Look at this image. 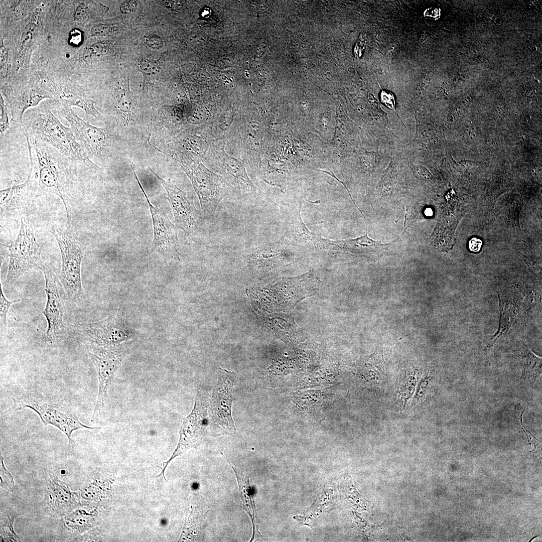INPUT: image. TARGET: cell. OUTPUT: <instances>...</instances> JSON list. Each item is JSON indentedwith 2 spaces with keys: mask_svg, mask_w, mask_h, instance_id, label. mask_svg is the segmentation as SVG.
<instances>
[{
  "mask_svg": "<svg viewBox=\"0 0 542 542\" xmlns=\"http://www.w3.org/2000/svg\"><path fill=\"white\" fill-rule=\"evenodd\" d=\"M220 151L216 166L228 183L241 191L248 192L254 190L255 186L241 162L227 154L223 149Z\"/></svg>",
  "mask_w": 542,
  "mask_h": 542,
  "instance_id": "cell-15",
  "label": "cell"
},
{
  "mask_svg": "<svg viewBox=\"0 0 542 542\" xmlns=\"http://www.w3.org/2000/svg\"><path fill=\"white\" fill-rule=\"evenodd\" d=\"M60 247L62 267L59 281L67 297L72 301L84 297L81 279V264L84 255L81 245L70 232L56 228L51 229Z\"/></svg>",
  "mask_w": 542,
  "mask_h": 542,
  "instance_id": "cell-4",
  "label": "cell"
},
{
  "mask_svg": "<svg viewBox=\"0 0 542 542\" xmlns=\"http://www.w3.org/2000/svg\"><path fill=\"white\" fill-rule=\"evenodd\" d=\"M1 298H0V325L1 332L2 334L6 333L7 329V314L11 306L18 302L20 299L13 301L8 300L5 297L3 291L2 285L1 284Z\"/></svg>",
  "mask_w": 542,
  "mask_h": 542,
  "instance_id": "cell-24",
  "label": "cell"
},
{
  "mask_svg": "<svg viewBox=\"0 0 542 542\" xmlns=\"http://www.w3.org/2000/svg\"><path fill=\"white\" fill-rule=\"evenodd\" d=\"M225 458L235 474L243 508L249 516L252 523L253 535L250 540L251 541L255 537L261 535V534L258 530L256 520V509L253 500V491L250 486L249 476L242 473L238 468L234 467L226 457Z\"/></svg>",
  "mask_w": 542,
  "mask_h": 542,
  "instance_id": "cell-17",
  "label": "cell"
},
{
  "mask_svg": "<svg viewBox=\"0 0 542 542\" xmlns=\"http://www.w3.org/2000/svg\"><path fill=\"white\" fill-rule=\"evenodd\" d=\"M114 104L119 114L128 122L131 118L132 98L128 82L123 81L114 88L113 93Z\"/></svg>",
  "mask_w": 542,
  "mask_h": 542,
  "instance_id": "cell-20",
  "label": "cell"
},
{
  "mask_svg": "<svg viewBox=\"0 0 542 542\" xmlns=\"http://www.w3.org/2000/svg\"><path fill=\"white\" fill-rule=\"evenodd\" d=\"M77 337L86 345L104 347L130 345L134 340V330L117 314L101 321L72 326Z\"/></svg>",
  "mask_w": 542,
  "mask_h": 542,
  "instance_id": "cell-5",
  "label": "cell"
},
{
  "mask_svg": "<svg viewBox=\"0 0 542 542\" xmlns=\"http://www.w3.org/2000/svg\"><path fill=\"white\" fill-rule=\"evenodd\" d=\"M482 244V241L480 239L473 237L469 240L468 246L471 251L477 252L480 250Z\"/></svg>",
  "mask_w": 542,
  "mask_h": 542,
  "instance_id": "cell-34",
  "label": "cell"
},
{
  "mask_svg": "<svg viewBox=\"0 0 542 542\" xmlns=\"http://www.w3.org/2000/svg\"><path fill=\"white\" fill-rule=\"evenodd\" d=\"M24 133L30 138L55 148L73 162L96 166L88 158L71 128L64 125L51 110V104L44 101L29 109L23 115Z\"/></svg>",
  "mask_w": 542,
  "mask_h": 542,
  "instance_id": "cell-1",
  "label": "cell"
},
{
  "mask_svg": "<svg viewBox=\"0 0 542 542\" xmlns=\"http://www.w3.org/2000/svg\"><path fill=\"white\" fill-rule=\"evenodd\" d=\"M233 377L228 375H220L217 385L213 393L212 411L219 425L231 431L235 430L231 416V405L233 401Z\"/></svg>",
  "mask_w": 542,
  "mask_h": 542,
  "instance_id": "cell-14",
  "label": "cell"
},
{
  "mask_svg": "<svg viewBox=\"0 0 542 542\" xmlns=\"http://www.w3.org/2000/svg\"><path fill=\"white\" fill-rule=\"evenodd\" d=\"M9 55L7 49L5 47L3 42L1 44V74L3 75L7 73L8 71V61Z\"/></svg>",
  "mask_w": 542,
  "mask_h": 542,
  "instance_id": "cell-31",
  "label": "cell"
},
{
  "mask_svg": "<svg viewBox=\"0 0 542 542\" xmlns=\"http://www.w3.org/2000/svg\"><path fill=\"white\" fill-rule=\"evenodd\" d=\"M83 38L81 31L78 29H74L70 32L68 41L71 45L78 46L82 43Z\"/></svg>",
  "mask_w": 542,
  "mask_h": 542,
  "instance_id": "cell-29",
  "label": "cell"
},
{
  "mask_svg": "<svg viewBox=\"0 0 542 542\" xmlns=\"http://www.w3.org/2000/svg\"><path fill=\"white\" fill-rule=\"evenodd\" d=\"M145 43L153 49H160L163 45L162 39L157 35H150L145 38Z\"/></svg>",
  "mask_w": 542,
  "mask_h": 542,
  "instance_id": "cell-30",
  "label": "cell"
},
{
  "mask_svg": "<svg viewBox=\"0 0 542 542\" xmlns=\"http://www.w3.org/2000/svg\"><path fill=\"white\" fill-rule=\"evenodd\" d=\"M441 216L434 232V242L442 251H448L455 243L454 234L460 215L444 212Z\"/></svg>",
  "mask_w": 542,
  "mask_h": 542,
  "instance_id": "cell-18",
  "label": "cell"
},
{
  "mask_svg": "<svg viewBox=\"0 0 542 542\" xmlns=\"http://www.w3.org/2000/svg\"><path fill=\"white\" fill-rule=\"evenodd\" d=\"M203 515L202 516H204ZM201 515L200 513L198 510L195 508L191 511V513L188 518V521L185 524V526L184 527V530L182 532V534L184 536H187L190 534H193V531L196 533L198 529V526H200V518L202 516Z\"/></svg>",
  "mask_w": 542,
  "mask_h": 542,
  "instance_id": "cell-25",
  "label": "cell"
},
{
  "mask_svg": "<svg viewBox=\"0 0 542 542\" xmlns=\"http://www.w3.org/2000/svg\"><path fill=\"white\" fill-rule=\"evenodd\" d=\"M182 167L198 195L203 216L212 218L225 195L227 182L202 164Z\"/></svg>",
  "mask_w": 542,
  "mask_h": 542,
  "instance_id": "cell-8",
  "label": "cell"
},
{
  "mask_svg": "<svg viewBox=\"0 0 542 542\" xmlns=\"http://www.w3.org/2000/svg\"><path fill=\"white\" fill-rule=\"evenodd\" d=\"M30 144L27 143L30 162L32 164L38 177L40 188L46 192L57 195L66 208L67 223L70 222L64 195L65 178L71 167L78 164L73 162L55 148L30 138L24 133Z\"/></svg>",
  "mask_w": 542,
  "mask_h": 542,
  "instance_id": "cell-2",
  "label": "cell"
},
{
  "mask_svg": "<svg viewBox=\"0 0 542 542\" xmlns=\"http://www.w3.org/2000/svg\"><path fill=\"white\" fill-rule=\"evenodd\" d=\"M1 476H5V478L1 480V485L3 487H5L6 488L11 490L14 485L13 478L11 474L9 471L5 468V466L3 463V458L1 454Z\"/></svg>",
  "mask_w": 542,
  "mask_h": 542,
  "instance_id": "cell-27",
  "label": "cell"
},
{
  "mask_svg": "<svg viewBox=\"0 0 542 542\" xmlns=\"http://www.w3.org/2000/svg\"><path fill=\"white\" fill-rule=\"evenodd\" d=\"M10 261L6 282L14 283L25 272L42 268L44 262L32 222L21 218V226L16 239L9 246Z\"/></svg>",
  "mask_w": 542,
  "mask_h": 542,
  "instance_id": "cell-6",
  "label": "cell"
},
{
  "mask_svg": "<svg viewBox=\"0 0 542 542\" xmlns=\"http://www.w3.org/2000/svg\"><path fill=\"white\" fill-rule=\"evenodd\" d=\"M58 114L69 123L88 158H103L109 153L111 141L106 129L96 127L78 116L71 106L58 104Z\"/></svg>",
  "mask_w": 542,
  "mask_h": 542,
  "instance_id": "cell-9",
  "label": "cell"
},
{
  "mask_svg": "<svg viewBox=\"0 0 542 542\" xmlns=\"http://www.w3.org/2000/svg\"><path fill=\"white\" fill-rule=\"evenodd\" d=\"M14 401L17 409L30 408L38 414L45 425H52L63 432L67 436L71 445L73 443L71 438L73 431L80 429L97 428L83 424L65 407L33 392L20 393L16 395Z\"/></svg>",
  "mask_w": 542,
  "mask_h": 542,
  "instance_id": "cell-3",
  "label": "cell"
},
{
  "mask_svg": "<svg viewBox=\"0 0 542 542\" xmlns=\"http://www.w3.org/2000/svg\"><path fill=\"white\" fill-rule=\"evenodd\" d=\"M41 269L44 275L47 296L46 306L42 311L48 324L45 338L47 342L52 344L58 338L65 326L64 309L59 291L61 285L49 265L44 263Z\"/></svg>",
  "mask_w": 542,
  "mask_h": 542,
  "instance_id": "cell-12",
  "label": "cell"
},
{
  "mask_svg": "<svg viewBox=\"0 0 542 542\" xmlns=\"http://www.w3.org/2000/svg\"><path fill=\"white\" fill-rule=\"evenodd\" d=\"M11 116L8 107L5 104L2 95H1V136L6 133L8 129H10Z\"/></svg>",
  "mask_w": 542,
  "mask_h": 542,
  "instance_id": "cell-26",
  "label": "cell"
},
{
  "mask_svg": "<svg viewBox=\"0 0 542 542\" xmlns=\"http://www.w3.org/2000/svg\"><path fill=\"white\" fill-rule=\"evenodd\" d=\"M34 174L30 167L27 180L24 183L10 186L0 191L1 212H13L22 207L30 199L36 186Z\"/></svg>",
  "mask_w": 542,
  "mask_h": 542,
  "instance_id": "cell-16",
  "label": "cell"
},
{
  "mask_svg": "<svg viewBox=\"0 0 542 542\" xmlns=\"http://www.w3.org/2000/svg\"><path fill=\"white\" fill-rule=\"evenodd\" d=\"M334 500V497L331 490L323 491L313 505L306 511L303 516H297V520L302 523L307 524V522L317 516L325 507H327Z\"/></svg>",
  "mask_w": 542,
  "mask_h": 542,
  "instance_id": "cell-22",
  "label": "cell"
},
{
  "mask_svg": "<svg viewBox=\"0 0 542 542\" xmlns=\"http://www.w3.org/2000/svg\"><path fill=\"white\" fill-rule=\"evenodd\" d=\"M512 351L522 362V379L536 377L541 373V358L535 355L522 339L514 341Z\"/></svg>",
  "mask_w": 542,
  "mask_h": 542,
  "instance_id": "cell-19",
  "label": "cell"
},
{
  "mask_svg": "<svg viewBox=\"0 0 542 542\" xmlns=\"http://www.w3.org/2000/svg\"><path fill=\"white\" fill-rule=\"evenodd\" d=\"M206 415V406L202 396L198 392L193 410L183 420L181 426L180 438L177 448L170 459L164 464L162 472L157 477L163 474L166 480L164 473L171 460L189 449L196 448L204 440L207 434Z\"/></svg>",
  "mask_w": 542,
  "mask_h": 542,
  "instance_id": "cell-11",
  "label": "cell"
},
{
  "mask_svg": "<svg viewBox=\"0 0 542 542\" xmlns=\"http://www.w3.org/2000/svg\"><path fill=\"white\" fill-rule=\"evenodd\" d=\"M111 28L106 25L99 24L94 26L91 30V34L93 36H104L111 31Z\"/></svg>",
  "mask_w": 542,
  "mask_h": 542,
  "instance_id": "cell-32",
  "label": "cell"
},
{
  "mask_svg": "<svg viewBox=\"0 0 542 542\" xmlns=\"http://www.w3.org/2000/svg\"><path fill=\"white\" fill-rule=\"evenodd\" d=\"M129 345L104 347L86 345L90 357L96 368L98 379V390L93 419L104 408L107 392L115 374L120 366Z\"/></svg>",
  "mask_w": 542,
  "mask_h": 542,
  "instance_id": "cell-7",
  "label": "cell"
},
{
  "mask_svg": "<svg viewBox=\"0 0 542 542\" xmlns=\"http://www.w3.org/2000/svg\"><path fill=\"white\" fill-rule=\"evenodd\" d=\"M138 66L145 83H151L160 78L161 70L156 62L147 59H142L139 63Z\"/></svg>",
  "mask_w": 542,
  "mask_h": 542,
  "instance_id": "cell-23",
  "label": "cell"
},
{
  "mask_svg": "<svg viewBox=\"0 0 542 542\" xmlns=\"http://www.w3.org/2000/svg\"><path fill=\"white\" fill-rule=\"evenodd\" d=\"M381 102L387 108L395 111V99L392 93L382 90L380 95Z\"/></svg>",
  "mask_w": 542,
  "mask_h": 542,
  "instance_id": "cell-28",
  "label": "cell"
},
{
  "mask_svg": "<svg viewBox=\"0 0 542 542\" xmlns=\"http://www.w3.org/2000/svg\"><path fill=\"white\" fill-rule=\"evenodd\" d=\"M150 169L166 191L176 225L186 233L192 232L196 228L199 219V214L193 199L176 185L166 181Z\"/></svg>",
  "mask_w": 542,
  "mask_h": 542,
  "instance_id": "cell-13",
  "label": "cell"
},
{
  "mask_svg": "<svg viewBox=\"0 0 542 542\" xmlns=\"http://www.w3.org/2000/svg\"><path fill=\"white\" fill-rule=\"evenodd\" d=\"M338 243L339 246H342L351 251L353 250L356 252L382 249L390 244H382L380 241H374L369 238L367 233L356 239L338 241Z\"/></svg>",
  "mask_w": 542,
  "mask_h": 542,
  "instance_id": "cell-21",
  "label": "cell"
},
{
  "mask_svg": "<svg viewBox=\"0 0 542 542\" xmlns=\"http://www.w3.org/2000/svg\"><path fill=\"white\" fill-rule=\"evenodd\" d=\"M137 7V3L134 1H125L120 6L121 12L123 14L129 13L134 11Z\"/></svg>",
  "mask_w": 542,
  "mask_h": 542,
  "instance_id": "cell-33",
  "label": "cell"
},
{
  "mask_svg": "<svg viewBox=\"0 0 542 542\" xmlns=\"http://www.w3.org/2000/svg\"><path fill=\"white\" fill-rule=\"evenodd\" d=\"M132 169L146 198L152 216L154 231L152 250L165 259L180 260L179 240L176 226L171 221L162 208L155 206L150 202L134 169L132 168Z\"/></svg>",
  "mask_w": 542,
  "mask_h": 542,
  "instance_id": "cell-10",
  "label": "cell"
}]
</instances>
